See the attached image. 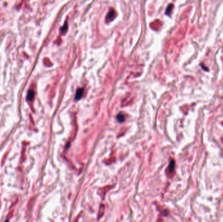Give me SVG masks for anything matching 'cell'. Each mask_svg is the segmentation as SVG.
<instances>
[{
    "label": "cell",
    "mask_w": 223,
    "mask_h": 222,
    "mask_svg": "<svg viewBox=\"0 0 223 222\" xmlns=\"http://www.w3.org/2000/svg\"><path fill=\"white\" fill-rule=\"evenodd\" d=\"M84 91V89L83 88H78L76 91V93L75 97H74L76 100H78L79 99H80V98L82 97Z\"/></svg>",
    "instance_id": "1"
},
{
    "label": "cell",
    "mask_w": 223,
    "mask_h": 222,
    "mask_svg": "<svg viewBox=\"0 0 223 222\" xmlns=\"http://www.w3.org/2000/svg\"><path fill=\"white\" fill-rule=\"evenodd\" d=\"M115 10L114 9H110V10L109 11L107 16H106V20L107 21H110V20H112L115 17Z\"/></svg>",
    "instance_id": "2"
},
{
    "label": "cell",
    "mask_w": 223,
    "mask_h": 222,
    "mask_svg": "<svg viewBox=\"0 0 223 222\" xmlns=\"http://www.w3.org/2000/svg\"><path fill=\"white\" fill-rule=\"evenodd\" d=\"M33 97H34V91H33V90L30 89L29 91H28V100H33Z\"/></svg>",
    "instance_id": "3"
},
{
    "label": "cell",
    "mask_w": 223,
    "mask_h": 222,
    "mask_svg": "<svg viewBox=\"0 0 223 222\" xmlns=\"http://www.w3.org/2000/svg\"><path fill=\"white\" fill-rule=\"evenodd\" d=\"M117 119L119 122H123L124 121V120H125V116L123 114H121V113H119L117 116Z\"/></svg>",
    "instance_id": "4"
},
{
    "label": "cell",
    "mask_w": 223,
    "mask_h": 222,
    "mask_svg": "<svg viewBox=\"0 0 223 222\" xmlns=\"http://www.w3.org/2000/svg\"><path fill=\"white\" fill-rule=\"evenodd\" d=\"M173 169H174V162L173 160H172L170 164L169 165V167H168V171L170 173H172L173 172Z\"/></svg>",
    "instance_id": "5"
},
{
    "label": "cell",
    "mask_w": 223,
    "mask_h": 222,
    "mask_svg": "<svg viewBox=\"0 0 223 222\" xmlns=\"http://www.w3.org/2000/svg\"><path fill=\"white\" fill-rule=\"evenodd\" d=\"M172 9H173V5H172V4H170V5L168 6V7L166 8V14H170Z\"/></svg>",
    "instance_id": "6"
},
{
    "label": "cell",
    "mask_w": 223,
    "mask_h": 222,
    "mask_svg": "<svg viewBox=\"0 0 223 222\" xmlns=\"http://www.w3.org/2000/svg\"><path fill=\"white\" fill-rule=\"evenodd\" d=\"M67 28H68V27H67V22H66L65 23V24L63 25V27H62V28H61V33L65 32V31H66L67 30Z\"/></svg>",
    "instance_id": "7"
}]
</instances>
